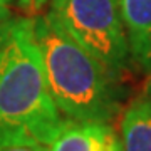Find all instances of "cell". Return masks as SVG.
<instances>
[{"label":"cell","mask_w":151,"mask_h":151,"mask_svg":"<svg viewBox=\"0 0 151 151\" xmlns=\"http://www.w3.org/2000/svg\"><path fill=\"white\" fill-rule=\"evenodd\" d=\"M128 35L131 59L151 72V0H118Z\"/></svg>","instance_id":"obj_5"},{"label":"cell","mask_w":151,"mask_h":151,"mask_svg":"<svg viewBox=\"0 0 151 151\" xmlns=\"http://www.w3.org/2000/svg\"><path fill=\"white\" fill-rule=\"evenodd\" d=\"M32 20L57 109L67 121L109 123L119 109L118 81L65 32L50 12Z\"/></svg>","instance_id":"obj_2"},{"label":"cell","mask_w":151,"mask_h":151,"mask_svg":"<svg viewBox=\"0 0 151 151\" xmlns=\"http://www.w3.org/2000/svg\"><path fill=\"white\" fill-rule=\"evenodd\" d=\"M47 146L35 143V141H24V139H15V141H5L0 143V151H47Z\"/></svg>","instance_id":"obj_7"},{"label":"cell","mask_w":151,"mask_h":151,"mask_svg":"<svg viewBox=\"0 0 151 151\" xmlns=\"http://www.w3.org/2000/svg\"><path fill=\"white\" fill-rule=\"evenodd\" d=\"M65 123L49 91L34 20H9L0 37V143L49 146Z\"/></svg>","instance_id":"obj_1"},{"label":"cell","mask_w":151,"mask_h":151,"mask_svg":"<svg viewBox=\"0 0 151 151\" xmlns=\"http://www.w3.org/2000/svg\"><path fill=\"white\" fill-rule=\"evenodd\" d=\"M50 14L118 81L131 57L118 0H52Z\"/></svg>","instance_id":"obj_3"},{"label":"cell","mask_w":151,"mask_h":151,"mask_svg":"<svg viewBox=\"0 0 151 151\" xmlns=\"http://www.w3.org/2000/svg\"><path fill=\"white\" fill-rule=\"evenodd\" d=\"M124 151H151V99L139 97L121 119Z\"/></svg>","instance_id":"obj_6"},{"label":"cell","mask_w":151,"mask_h":151,"mask_svg":"<svg viewBox=\"0 0 151 151\" xmlns=\"http://www.w3.org/2000/svg\"><path fill=\"white\" fill-rule=\"evenodd\" d=\"M47 151H124L123 141L109 123L67 121Z\"/></svg>","instance_id":"obj_4"},{"label":"cell","mask_w":151,"mask_h":151,"mask_svg":"<svg viewBox=\"0 0 151 151\" xmlns=\"http://www.w3.org/2000/svg\"><path fill=\"white\" fill-rule=\"evenodd\" d=\"M9 20H10V19H9V12H7V14H2V12H0V37H2L4 29H5V24Z\"/></svg>","instance_id":"obj_9"},{"label":"cell","mask_w":151,"mask_h":151,"mask_svg":"<svg viewBox=\"0 0 151 151\" xmlns=\"http://www.w3.org/2000/svg\"><path fill=\"white\" fill-rule=\"evenodd\" d=\"M12 0H0V12H2V14H7V5H9V4H10Z\"/></svg>","instance_id":"obj_10"},{"label":"cell","mask_w":151,"mask_h":151,"mask_svg":"<svg viewBox=\"0 0 151 151\" xmlns=\"http://www.w3.org/2000/svg\"><path fill=\"white\" fill-rule=\"evenodd\" d=\"M47 0H19V5L29 12H37L45 5Z\"/></svg>","instance_id":"obj_8"}]
</instances>
